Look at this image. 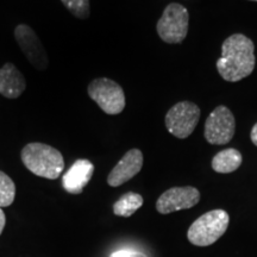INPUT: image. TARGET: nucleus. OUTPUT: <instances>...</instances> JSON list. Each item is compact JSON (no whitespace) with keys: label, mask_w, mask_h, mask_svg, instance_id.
Segmentation results:
<instances>
[{"label":"nucleus","mask_w":257,"mask_h":257,"mask_svg":"<svg viewBox=\"0 0 257 257\" xmlns=\"http://www.w3.org/2000/svg\"><path fill=\"white\" fill-rule=\"evenodd\" d=\"M255 46L242 34H234L224 41L221 56L217 61L218 73L230 82L249 76L255 68Z\"/></svg>","instance_id":"f257e3e1"},{"label":"nucleus","mask_w":257,"mask_h":257,"mask_svg":"<svg viewBox=\"0 0 257 257\" xmlns=\"http://www.w3.org/2000/svg\"><path fill=\"white\" fill-rule=\"evenodd\" d=\"M24 166L35 175L55 180L64 169L62 154L44 143H29L21 153Z\"/></svg>","instance_id":"f03ea898"},{"label":"nucleus","mask_w":257,"mask_h":257,"mask_svg":"<svg viewBox=\"0 0 257 257\" xmlns=\"http://www.w3.org/2000/svg\"><path fill=\"white\" fill-rule=\"evenodd\" d=\"M230 223L226 211L213 210L202 214L188 229V240L197 246H207L217 242Z\"/></svg>","instance_id":"7ed1b4c3"},{"label":"nucleus","mask_w":257,"mask_h":257,"mask_svg":"<svg viewBox=\"0 0 257 257\" xmlns=\"http://www.w3.org/2000/svg\"><path fill=\"white\" fill-rule=\"evenodd\" d=\"M189 15L185 6L172 3L163 11L157 22V34L166 43H181L187 36Z\"/></svg>","instance_id":"20e7f679"},{"label":"nucleus","mask_w":257,"mask_h":257,"mask_svg":"<svg viewBox=\"0 0 257 257\" xmlns=\"http://www.w3.org/2000/svg\"><path fill=\"white\" fill-rule=\"evenodd\" d=\"M89 98L98 104L105 113L119 114L125 107V94L123 88L107 78L95 79L88 85Z\"/></svg>","instance_id":"39448f33"},{"label":"nucleus","mask_w":257,"mask_h":257,"mask_svg":"<svg viewBox=\"0 0 257 257\" xmlns=\"http://www.w3.org/2000/svg\"><path fill=\"white\" fill-rule=\"evenodd\" d=\"M200 119V108L191 101H180L166 114V126L173 136L187 138Z\"/></svg>","instance_id":"423d86ee"},{"label":"nucleus","mask_w":257,"mask_h":257,"mask_svg":"<svg viewBox=\"0 0 257 257\" xmlns=\"http://www.w3.org/2000/svg\"><path fill=\"white\" fill-rule=\"evenodd\" d=\"M234 126L236 123L232 112L225 106H218L205 123V138L210 144L223 146L232 140Z\"/></svg>","instance_id":"0eeeda50"},{"label":"nucleus","mask_w":257,"mask_h":257,"mask_svg":"<svg viewBox=\"0 0 257 257\" xmlns=\"http://www.w3.org/2000/svg\"><path fill=\"white\" fill-rule=\"evenodd\" d=\"M15 37L29 62L38 70H46L48 68L47 51L36 32L29 25L19 24L15 30Z\"/></svg>","instance_id":"6e6552de"},{"label":"nucleus","mask_w":257,"mask_h":257,"mask_svg":"<svg viewBox=\"0 0 257 257\" xmlns=\"http://www.w3.org/2000/svg\"><path fill=\"white\" fill-rule=\"evenodd\" d=\"M200 200V193L197 188L191 187H173L163 193L157 199L156 210L162 214L191 208Z\"/></svg>","instance_id":"1a4fd4ad"},{"label":"nucleus","mask_w":257,"mask_h":257,"mask_svg":"<svg viewBox=\"0 0 257 257\" xmlns=\"http://www.w3.org/2000/svg\"><path fill=\"white\" fill-rule=\"evenodd\" d=\"M143 167V154L138 149H131L121 157L117 166L107 176V184L111 187L125 184L141 172Z\"/></svg>","instance_id":"9d476101"},{"label":"nucleus","mask_w":257,"mask_h":257,"mask_svg":"<svg viewBox=\"0 0 257 257\" xmlns=\"http://www.w3.org/2000/svg\"><path fill=\"white\" fill-rule=\"evenodd\" d=\"M94 173V166L91 161L81 159L67 170L62 178L63 188L70 194H80L87 186Z\"/></svg>","instance_id":"9b49d317"},{"label":"nucleus","mask_w":257,"mask_h":257,"mask_svg":"<svg viewBox=\"0 0 257 257\" xmlns=\"http://www.w3.org/2000/svg\"><path fill=\"white\" fill-rule=\"evenodd\" d=\"M27 88L25 78L15 64L5 63L0 69V94L5 98L16 99Z\"/></svg>","instance_id":"f8f14e48"},{"label":"nucleus","mask_w":257,"mask_h":257,"mask_svg":"<svg viewBox=\"0 0 257 257\" xmlns=\"http://www.w3.org/2000/svg\"><path fill=\"white\" fill-rule=\"evenodd\" d=\"M242 165V155L238 150L230 148L218 153L212 160V168L221 174H229L239 168Z\"/></svg>","instance_id":"ddd939ff"},{"label":"nucleus","mask_w":257,"mask_h":257,"mask_svg":"<svg viewBox=\"0 0 257 257\" xmlns=\"http://www.w3.org/2000/svg\"><path fill=\"white\" fill-rule=\"evenodd\" d=\"M143 198L138 193L128 192L125 193L119 200L115 201L113 205V212L118 217H131L138 208L142 207Z\"/></svg>","instance_id":"4468645a"},{"label":"nucleus","mask_w":257,"mask_h":257,"mask_svg":"<svg viewBox=\"0 0 257 257\" xmlns=\"http://www.w3.org/2000/svg\"><path fill=\"white\" fill-rule=\"evenodd\" d=\"M16 197V185L14 180L0 170V207L12 205Z\"/></svg>","instance_id":"2eb2a0df"},{"label":"nucleus","mask_w":257,"mask_h":257,"mask_svg":"<svg viewBox=\"0 0 257 257\" xmlns=\"http://www.w3.org/2000/svg\"><path fill=\"white\" fill-rule=\"evenodd\" d=\"M61 2L76 18L87 19L89 17V0H61Z\"/></svg>","instance_id":"dca6fc26"},{"label":"nucleus","mask_w":257,"mask_h":257,"mask_svg":"<svg viewBox=\"0 0 257 257\" xmlns=\"http://www.w3.org/2000/svg\"><path fill=\"white\" fill-rule=\"evenodd\" d=\"M134 251H128V250H118L112 253L110 257H133Z\"/></svg>","instance_id":"f3484780"},{"label":"nucleus","mask_w":257,"mask_h":257,"mask_svg":"<svg viewBox=\"0 0 257 257\" xmlns=\"http://www.w3.org/2000/svg\"><path fill=\"white\" fill-rule=\"evenodd\" d=\"M5 224H6L5 213H4V211L2 210V207H0V234L3 233V230H4V227H5Z\"/></svg>","instance_id":"a211bd4d"},{"label":"nucleus","mask_w":257,"mask_h":257,"mask_svg":"<svg viewBox=\"0 0 257 257\" xmlns=\"http://www.w3.org/2000/svg\"><path fill=\"white\" fill-rule=\"evenodd\" d=\"M250 137H251L252 143L257 147V123L253 125V127H252V130H251V134H250Z\"/></svg>","instance_id":"6ab92c4d"},{"label":"nucleus","mask_w":257,"mask_h":257,"mask_svg":"<svg viewBox=\"0 0 257 257\" xmlns=\"http://www.w3.org/2000/svg\"><path fill=\"white\" fill-rule=\"evenodd\" d=\"M251 2H257V0H251Z\"/></svg>","instance_id":"aec40b11"}]
</instances>
